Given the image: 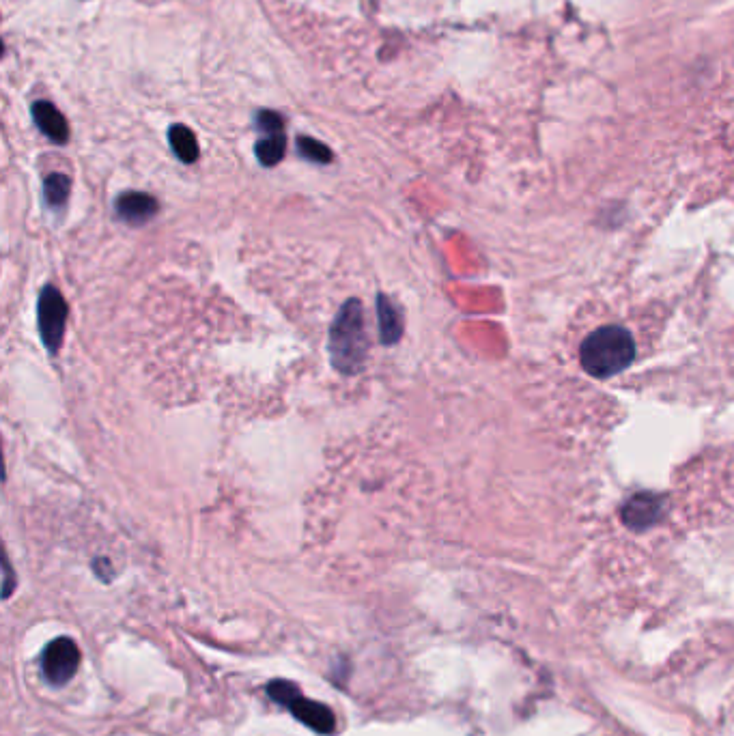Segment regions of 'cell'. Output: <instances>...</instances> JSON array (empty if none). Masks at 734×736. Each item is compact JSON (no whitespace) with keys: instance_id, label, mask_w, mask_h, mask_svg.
Listing matches in <instances>:
<instances>
[{"instance_id":"6da1fadb","label":"cell","mask_w":734,"mask_h":736,"mask_svg":"<svg viewBox=\"0 0 734 736\" xmlns=\"http://www.w3.org/2000/svg\"><path fill=\"white\" fill-rule=\"evenodd\" d=\"M330 362L341 375H358L369 356V334L360 300L351 297L338 310L328 338Z\"/></svg>"},{"instance_id":"7a4b0ae2","label":"cell","mask_w":734,"mask_h":736,"mask_svg":"<svg viewBox=\"0 0 734 736\" xmlns=\"http://www.w3.org/2000/svg\"><path fill=\"white\" fill-rule=\"evenodd\" d=\"M635 341L629 330L620 325H603L586 336L580 347V362L592 377H612L633 362Z\"/></svg>"},{"instance_id":"3957f363","label":"cell","mask_w":734,"mask_h":736,"mask_svg":"<svg viewBox=\"0 0 734 736\" xmlns=\"http://www.w3.org/2000/svg\"><path fill=\"white\" fill-rule=\"evenodd\" d=\"M265 691H267V696H270V700L280 704L282 709H287L306 728H310L317 734H323V736L334 734L336 730L334 711L326 704L304 698L300 687L295 683L285 681V678H276V681L267 683Z\"/></svg>"},{"instance_id":"277c9868","label":"cell","mask_w":734,"mask_h":736,"mask_svg":"<svg viewBox=\"0 0 734 736\" xmlns=\"http://www.w3.org/2000/svg\"><path fill=\"white\" fill-rule=\"evenodd\" d=\"M80 668V648L78 644L61 635L46 644L44 653H41V674H44L46 683L52 687H63L76 676Z\"/></svg>"},{"instance_id":"5b68a950","label":"cell","mask_w":734,"mask_h":736,"mask_svg":"<svg viewBox=\"0 0 734 736\" xmlns=\"http://www.w3.org/2000/svg\"><path fill=\"white\" fill-rule=\"evenodd\" d=\"M37 319H39V334L50 353H59L65 336L67 325V304L63 293L48 285L44 287L37 302Z\"/></svg>"},{"instance_id":"8992f818","label":"cell","mask_w":734,"mask_h":736,"mask_svg":"<svg viewBox=\"0 0 734 736\" xmlns=\"http://www.w3.org/2000/svg\"><path fill=\"white\" fill-rule=\"evenodd\" d=\"M158 209V201L147 192H123L115 201L117 216L132 226L147 224L158 214Z\"/></svg>"},{"instance_id":"52a82bcc","label":"cell","mask_w":734,"mask_h":736,"mask_svg":"<svg viewBox=\"0 0 734 736\" xmlns=\"http://www.w3.org/2000/svg\"><path fill=\"white\" fill-rule=\"evenodd\" d=\"M377 323H379V338L386 347L397 345L403 336L405 321L401 310L397 308L388 295H377Z\"/></svg>"},{"instance_id":"ba28073f","label":"cell","mask_w":734,"mask_h":736,"mask_svg":"<svg viewBox=\"0 0 734 736\" xmlns=\"http://www.w3.org/2000/svg\"><path fill=\"white\" fill-rule=\"evenodd\" d=\"M33 119H35L37 127L41 130V134H46L52 140V143L65 145L69 140V125H67L65 117L61 115V110L56 108L54 104L35 102Z\"/></svg>"},{"instance_id":"9c48e42d","label":"cell","mask_w":734,"mask_h":736,"mask_svg":"<svg viewBox=\"0 0 734 736\" xmlns=\"http://www.w3.org/2000/svg\"><path fill=\"white\" fill-rule=\"evenodd\" d=\"M168 143H171L173 151L181 162L192 164L199 160V140H196L194 132L186 125H173L168 130Z\"/></svg>"},{"instance_id":"30bf717a","label":"cell","mask_w":734,"mask_h":736,"mask_svg":"<svg viewBox=\"0 0 734 736\" xmlns=\"http://www.w3.org/2000/svg\"><path fill=\"white\" fill-rule=\"evenodd\" d=\"M285 151H287V136L285 132L280 134H263V138L257 143V147H254V153H257V160L263 164V166H276L282 162V158H285Z\"/></svg>"},{"instance_id":"8fae6325","label":"cell","mask_w":734,"mask_h":736,"mask_svg":"<svg viewBox=\"0 0 734 736\" xmlns=\"http://www.w3.org/2000/svg\"><path fill=\"white\" fill-rule=\"evenodd\" d=\"M69 190H72V181H69V177H67V175L54 173V175L46 177V181H44V194H46V201H48L52 207H65L67 198H69Z\"/></svg>"},{"instance_id":"7c38bea8","label":"cell","mask_w":734,"mask_h":736,"mask_svg":"<svg viewBox=\"0 0 734 736\" xmlns=\"http://www.w3.org/2000/svg\"><path fill=\"white\" fill-rule=\"evenodd\" d=\"M298 151H300L302 158L315 162V164H330L334 160L332 151L326 145L319 143V140H315V138H308V136L298 138Z\"/></svg>"},{"instance_id":"4fadbf2b","label":"cell","mask_w":734,"mask_h":736,"mask_svg":"<svg viewBox=\"0 0 734 736\" xmlns=\"http://www.w3.org/2000/svg\"><path fill=\"white\" fill-rule=\"evenodd\" d=\"M257 130L261 134H280V132H285V121H282L278 112L261 110L257 115Z\"/></svg>"},{"instance_id":"5bb4252c","label":"cell","mask_w":734,"mask_h":736,"mask_svg":"<svg viewBox=\"0 0 734 736\" xmlns=\"http://www.w3.org/2000/svg\"><path fill=\"white\" fill-rule=\"evenodd\" d=\"M93 571H95V575L100 577L102 582H106V584H110L112 579H115V569H112V564H110V560H108V558H97V560L93 562Z\"/></svg>"},{"instance_id":"9a60e30c","label":"cell","mask_w":734,"mask_h":736,"mask_svg":"<svg viewBox=\"0 0 734 736\" xmlns=\"http://www.w3.org/2000/svg\"><path fill=\"white\" fill-rule=\"evenodd\" d=\"M3 569H5V588H3V599H9L11 597V592H13V588H16V582H13V571H11V564H9V560L5 558V566H3Z\"/></svg>"},{"instance_id":"2e32d148","label":"cell","mask_w":734,"mask_h":736,"mask_svg":"<svg viewBox=\"0 0 734 736\" xmlns=\"http://www.w3.org/2000/svg\"><path fill=\"white\" fill-rule=\"evenodd\" d=\"M651 508H653V506H651V504H648V500H646V508H644V513H648V511H651ZM633 511H638V508H635V506H633ZM646 521H651V517H648V515H642L638 523H646Z\"/></svg>"}]
</instances>
